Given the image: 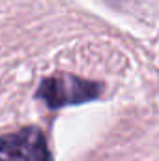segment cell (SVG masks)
<instances>
[{
  "label": "cell",
  "mask_w": 159,
  "mask_h": 161,
  "mask_svg": "<svg viewBox=\"0 0 159 161\" xmlns=\"http://www.w3.org/2000/svg\"><path fill=\"white\" fill-rule=\"evenodd\" d=\"M101 94V84L75 75H54L43 80L38 90V97L43 99L51 109H58L64 105L82 103L94 99Z\"/></svg>",
  "instance_id": "6da1fadb"
},
{
  "label": "cell",
  "mask_w": 159,
  "mask_h": 161,
  "mask_svg": "<svg viewBox=\"0 0 159 161\" xmlns=\"http://www.w3.org/2000/svg\"><path fill=\"white\" fill-rule=\"evenodd\" d=\"M0 161H51V152L40 129L26 127L0 139Z\"/></svg>",
  "instance_id": "7a4b0ae2"
}]
</instances>
